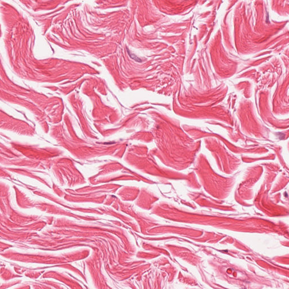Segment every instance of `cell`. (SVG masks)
Instances as JSON below:
<instances>
[{"label": "cell", "instance_id": "1", "mask_svg": "<svg viewBox=\"0 0 289 289\" xmlns=\"http://www.w3.org/2000/svg\"><path fill=\"white\" fill-rule=\"evenodd\" d=\"M126 50L130 57L133 59L135 60V61L138 62H141L142 60L140 58H138L136 55L132 53L127 47H126Z\"/></svg>", "mask_w": 289, "mask_h": 289}]
</instances>
